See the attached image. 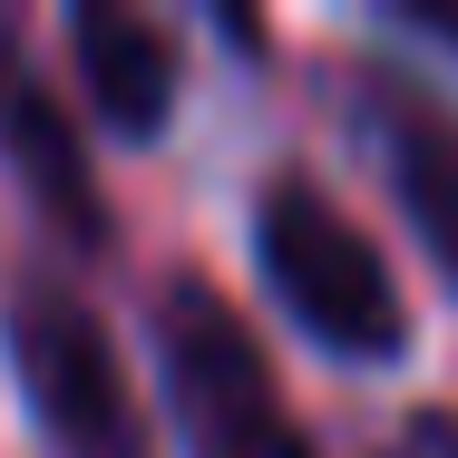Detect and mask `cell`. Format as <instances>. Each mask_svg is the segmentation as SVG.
I'll use <instances>...</instances> for the list:
<instances>
[{"label":"cell","instance_id":"1","mask_svg":"<svg viewBox=\"0 0 458 458\" xmlns=\"http://www.w3.org/2000/svg\"><path fill=\"white\" fill-rule=\"evenodd\" d=\"M147 352H157V390L185 429V458H322L302 410L283 400L264 332L234 312V293L215 274H195V264L157 274Z\"/></svg>","mask_w":458,"mask_h":458},{"label":"cell","instance_id":"2","mask_svg":"<svg viewBox=\"0 0 458 458\" xmlns=\"http://www.w3.org/2000/svg\"><path fill=\"white\" fill-rule=\"evenodd\" d=\"M254 274L293 312V332H312L332 361H400L410 352V302L390 254L352 225V205L312 166H274L254 185Z\"/></svg>","mask_w":458,"mask_h":458},{"label":"cell","instance_id":"3","mask_svg":"<svg viewBox=\"0 0 458 458\" xmlns=\"http://www.w3.org/2000/svg\"><path fill=\"white\" fill-rule=\"evenodd\" d=\"M0 352H10V380H20L49 458H157L137 390L117 370V342L79 283H59L49 264H20L0 283Z\"/></svg>","mask_w":458,"mask_h":458},{"label":"cell","instance_id":"4","mask_svg":"<svg viewBox=\"0 0 458 458\" xmlns=\"http://www.w3.org/2000/svg\"><path fill=\"white\" fill-rule=\"evenodd\" d=\"M342 79H352L342 98H352V127H361L370 166L390 176L400 215L420 225L429 264L458 283V107L400 59H352Z\"/></svg>","mask_w":458,"mask_h":458},{"label":"cell","instance_id":"5","mask_svg":"<svg viewBox=\"0 0 458 458\" xmlns=\"http://www.w3.org/2000/svg\"><path fill=\"white\" fill-rule=\"evenodd\" d=\"M0 157H10V176L30 185V205H39L79 254H98V244L117 234L107 185H98L89 147H79V117L59 107L39 49H30V30H20L10 10H0Z\"/></svg>","mask_w":458,"mask_h":458},{"label":"cell","instance_id":"6","mask_svg":"<svg viewBox=\"0 0 458 458\" xmlns=\"http://www.w3.org/2000/svg\"><path fill=\"white\" fill-rule=\"evenodd\" d=\"M69 59H79V89L107 117V137H127V147L166 137V117H176V98H185V49H176V30L157 10L79 0L69 10Z\"/></svg>","mask_w":458,"mask_h":458},{"label":"cell","instance_id":"7","mask_svg":"<svg viewBox=\"0 0 458 458\" xmlns=\"http://www.w3.org/2000/svg\"><path fill=\"white\" fill-rule=\"evenodd\" d=\"M380 458H458V400H420V410H400V429L380 439Z\"/></svg>","mask_w":458,"mask_h":458},{"label":"cell","instance_id":"8","mask_svg":"<svg viewBox=\"0 0 458 458\" xmlns=\"http://www.w3.org/2000/svg\"><path fill=\"white\" fill-rule=\"evenodd\" d=\"M400 30H410V39H429V49H458V0H410V10H400Z\"/></svg>","mask_w":458,"mask_h":458}]
</instances>
